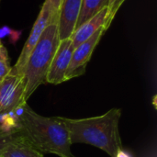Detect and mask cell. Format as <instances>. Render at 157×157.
<instances>
[{
  "label": "cell",
  "instance_id": "6da1fadb",
  "mask_svg": "<svg viewBox=\"0 0 157 157\" xmlns=\"http://www.w3.org/2000/svg\"><path fill=\"white\" fill-rule=\"evenodd\" d=\"M14 112L18 132L39 152L59 157H75L71 151L69 132L61 117L41 116L27 103Z\"/></svg>",
  "mask_w": 157,
  "mask_h": 157
},
{
  "label": "cell",
  "instance_id": "7a4b0ae2",
  "mask_svg": "<svg viewBox=\"0 0 157 157\" xmlns=\"http://www.w3.org/2000/svg\"><path fill=\"white\" fill-rule=\"evenodd\" d=\"M121 118V109H111L101 116L86 119H68L61 117L74 144L95 146L110 157L123 150L119 124Z\"/></svg>",
  "mask_w": 157,
  "mask_h": 157
},
{
  "label": "cell",
  "instance_id": "3957f363",
  "mask_svg": "<svg viewBox=\"0 0 157 157\" xmlns=\"http://www.w3.org/2000/svg\"><path fill=\"white\" fill-rule=\"evenodd\" d=\"M59 43L58 17H56L46 27L26 63L23 74L25 80L24 99L26 102L36 89L45 82Z\"/></svg>",
  "mask_w": 157,
  "mask_h": 157
},
{
  "label": "cell",
  "instance_id": "277c9868",
  "mask_svg": "<svg viewBox=\"0 0 157 157\" xmlns=\"http://www.w3.org/2000/svg\"><path fill=\"white\" fill-rule=\"evenodd\" d=\"M56 17H58V13L52 8L50 3L45 0L39 13V16L32 27L29 36L25 42V45L20 52V55L17 63H15L13 67H11L10 72L12 74L23 75L24 68H25V65H26V63L28 61L29 54L31 53L33 48L39 41L46 27Z\"/></svg>",
  "mask_w": 157,
  "mask_h": 157
},
{
  "label": "cell",
  "instance_id": "5b68a950",
  "mask_svg": "<svg viewBox=\"0 0 157 157\" xmlns=\"http://www.w3.org/2000/svg\"><path fill=\"white\" fill-rule=\"evenodd\" d=\"M25 80L23 75L9 74L0 81V116L15 111L27 103L24 99Z\"/></svg>",
  "mask_w": 157,
  "mask_h": 157
},
{
  "label": "cell",
  "instance_id": "8992f818",
  "mask_svg": "<svg viewBox=\"0 0 157 157\" xmlns=\"http://www.w3.org/2000/svg\"><path fill=\"white\" fill-rule=\"evenodd\" d=\"M107 29L105 28L99 29L88 40H86V41H84L83 43L75 48L72 54L70 64L65 74L66 81L80 76L85 73L86 64L88 63L95 48L98 44L103 33Z\"/></svg>",
  "mask_w": 157,
  "mask_h": 157
},
{
  "label": "cell",
  "instance_id": "52a82bcc",
  "mask_svg": "<svg viewBox=\"0 0 157 157\" xmlns=\"http://www.w3.org/2000/svg\"><path fill=\"white\" fill-rule=\"evenodd\" d=\"M75 50L71 38L60 40L58 48L51 63L45 82L52 85H59L66 81L65 74L71 62Z\"/></svg>",
  "mask_w": 157,
  "mask_h": 157
},
{
  "label": "cell",
  "instance_id": "ba28073f",
  "mask_svg": "<svg viewBox=\"0 0 157 157\" xmlns=\"http://www.w3.org/2000/svg\"><path fill=\"white\" fill-rule=\"evenodd\" d=\"M83 0H62L58 11L60 40L70 38L74 32Z\"/></svg>",
  "mask_w": 157,
  "mask_h": 157
},
{
  "label": "cell",
  "instance_id": "9c48e42d",
  "mask_svg": "<svg viewBox=\"0 0 157 157\" xmlns=\"http://www.w3.org/2000/svg\"><path fill=\"white\" fill-rule=\"evenodd\" d=\"M109 6L102 9L96 16L83 23L81 26L76 28L71 35V40L74 47H77L86 40H88L91 36H93L97 31L105 28L108 29L109 27Z\"/></svg>",
  "mask_w": 157,
  "mask_h": 157
},
{
  "label": "cell",
  "instance_id": "30bf717a",
  "mask_svg": "<svg viewBox=\"0 0 157 157\" xmlns=\"http://www.w3.org/2000/svg\"><path fill=\"white\" fill-rule=\"evenodd\" d=\"M0 157H44V155L25 140L19 132V135L2 151Z\"/></svg>",
  "mask_w": 157,
  "mask_h": 157
},
{
  "label": "cell",
  "instance_id": "8fae6325",
  "mask_svg": "<svg viewBox=\"0 0 157 157\" xmlns=\"http://www.w3.org/2000/svg\"><path fill=\"white\" fill-rule=\"evenodd\" d=\"M109 0H83L75 29L81 26L88 19H90L91 17H93L94 16H96L102 9L109 6Z\"/></svg>",
  "mask_w": 157,
  "mask_h": 157
},
{
  "label": "cell",
  "instance_id": "7c38bea8",
  "mask_svg": "<svg viewBox=\"0 0 157 157\" xmlns=\"http://www.w3.org/2000/svg\"><path fill=\"white\" fill-rule=\"evenodd\" d=\"M18 135H19V132H18L17 128L13 129V130H8L0 124V155L2 153V151L12 141H14Z\"/></svg>",
  "mask_w": 157,
  "mask_h": 157
},
{
  "label": "cell",
  "instance_id": "4fadbf2b",
  "mask_svg": "<svg viewBox=\"0 0 157 157\" xmlns=\"http://www.w3.org/2000/svg\"><path fill=\"white\" fill-rule=\"evenodd\" d=\"M11 66L9 64V58L6 49L2 46L0 48V81H2L10 72Z\"/></svg>",
  "mask_w": 157,
  "mask_h": 157
},
{
  "label": "cell",
  "instance_id": "5bb4252c",
  "mask_svg": "<svg viewBox=\"0 0 157 157\" xmlns=\"http://www.w3.org/2000/svg\"><path fill=\"white\" fill-rule=\"evenodd\" d=\"M46 1H48V2L51 4V6H52V8L58 13L59 8H60V6H61L62 0H46Z\"/></svg>",
  "mask_w": 157,
  "mask_h": 157
},
{
  "label": "cell",
  "instance_id": "9a60e30c",
  "mask_svg": "<svg viewBox=\"0 0 157 157\" xmlns=\"http://www.w3.org/2000/svg\"><path fill=\"white\" fill-rule=\"evenodd\" d=\"M115 157H131V155L129 154H127L126 152H124L123 150H121L117 153L116 156Z\"/></svg>",
  "mask_w": 157,
  "mask_h": 157
},
{
  "label": "cell",
  "instance_id": "2e32d148",
  "mask_svg": "<svg viewBox=\"0 0 157 157\" xmlns=\"http://www.w3.org/2000/svg\"><path fill=\"white\" fill-rule=\"evenodd\" d=\"M115 2V0H109V8L113 5V3Z\"/></svg>",
  "mask_w": 157,
  "mask_h": 157
},
{
  "label": "cell",
  "instance_id": "e0dca14e",
  "mask_svg": "<svg viewBox=\"0 0 157 157\" xmlns=\"http://www.w3.org/2000/svg\"><path fill=\"white\" fill-rule=\"evenodd\" d=\"M2 46H3V45H2V43H1V41H0V48H1Z\"/></svg>",
  "mask_w": 157,
  "mask_h": 157
},
{
  "label": "cell",
  "instance_id": "ac0fdd59",
  "mask_svg": "<svg viewBox=\"0 0 157 157\" xmlns=\"http://www.w3.org/2000/svg\"><path fill=\"white\" fill-rule=\"evenodd\" d=\"M0 2H1V0H0Z\"/></svg>",
  "mask_w": 157,
  "mask_h": 157
}]
</instances>
